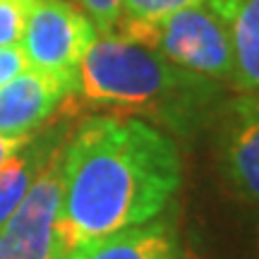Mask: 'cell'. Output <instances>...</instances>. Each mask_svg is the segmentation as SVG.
Wrapping results in <instances>:
<instances>
[{"label": "cell", "mask_w": 259, "mask_h": 259, "mask_svg": "<svg viewBox=\"0 0 259 259\" xmlns=\"http://www.w3.org/2000/svg\"><path fill=\"white\" fill-rule=\"evenodd\" d=\"M183 183L178 144L132 115H94L67 135L53 259L154 221Z\"/></svg>", "instance_id": "cell-1"}, {"label": "cell", "mask_w": 259, "mask_h": 259, "mask_svg": "<svg viewBox=\"0 0 259 259\" xmlns=\"http://www.w3.org/2000/svg\"><path fill=\"white\" fill-rule=\"evenodd\" d=\"M72 96L192 132L221 108V82L192 74L118 31L99 34L77 67Z\"/></svg>", "instance_id": "cell-2"}, {"label": "cell", "mask_w": 259, "mask_h": 259, "mask_svg": "<svg viewBox=\"0 0 259 259\" xmlns=\"http://www.w3.org/2000/svg\"><path fill=\"white\" fill-rule=\"evenodd\" d=\"M113 31L154 51L187 72L221 84H233L235 65L231 38L223 22L206 3L156 19L120 17Z\"/></svg>", "instance_id": "cell-3"}, {"label": "cell", "mask_w": 259, "mask_h": 259, "mask_svg": "<svg viewBox=\"0 0 259 259\" xmlns=\"http://www.w3.org/2000/svg\"><path fill=\"white\" fill-rule=\"evenodd\" d=\"M96 36L94 22L74 0H34L19 46L29 67L60 74L74 84L77 67Z\"/></svg>", "instance_id": "cell-4"}, {"label": "cell", "mask_w": 259, "mask_h": 259, "mask_svg": "<svg viewBox=\"0 0 259 259\" xmlns=\"http://www.w3.org/2000/svg\"><path fill=\"white\" fill-rule=\"evenodd\" d=\"M65 142L67 135L53 147L24 199L0 226V259H53L63 197Z\"/></svg>", "instance_id": "cell-5"}, {"label": "cell", "mask_w": 259, "mask_h": 259, "mask_svg": "<svg viewBox=\"0 0 259 259\" xmlns=\"http://www.w3.org/2000/svg\"><path fill=\"white\" fill-rule=\"evenodd\" d=\"M213 154L228 192L259 209V96L240 94L216 111Z\"/></svg>", "instance_id": "cell-6"}, {"label": "cell", "mask_w": 259, "mask_h": 259, "mask_svg": "<svg viewBox=\"0 0 259 259\" xmlns=\"http://www.w3.org/2000/svg\"><path fill=\"white\" fill-rule=\"evenodd\" d=\"M74 84L60 74L27 67L0 87V132L34 135L70 99Z\"/></svg>", "instance_id": "cell-7"}, {"label": "cell", "mask_w": 259, "mask_h": 259, "mask_svg": "<svg viewBox=\"0 0 259 259\" xmlns=\"http://www.w3.org/2000/svg\"><path fill=\"white\" fill-rule=\"evenodd\" d=\"M206 5L231 38L233 87L240 94L259 96V0H206Z\"/></svg>", "instance_id": "cell-8"}, {"label": "cell", "mask_w": 259, "mask_h": 259, "mask_svg": "<svg viewBox=\"0 0 259 259\" xmlns=\"http://www.w3.org/2000/svg\"><path fill=\"white\" fill-rule=\"evenodd\" d=\"M65 259H180V242L173 223L149 221L89 242Z\"/></svg>", "instance_id": "cell-9"}, {"label": "cell", "mask_w": 259, "mask_h": 259, "mask_svg": "<svg viewBox=\"0 0 259 259\" xmlns=\"http://www.w3.org/2000/svg\"><path fill=\"white\" fill-rule=\"evenodd\" d=\"M65 135H67L65 127L34 132V137L29 139L15 156L8 158L0 166V226L8 221L12 211L19 206V202L24 199L34 178L38 176L41 166L46 163L48 154L53 151V147Z\"/></svg>", "instance_id": "cell-10"}, {"label": "cell", "mask_w": 259, "mask_h": 259, "mask_svg": "<svg viewBox=\"0 0 259 259\" xmlns=\"http://www.w3.org/2000/svg\"><path fill=\"white\" fill-rule=\"evenodd\" d=\"M206 0H122L120 17L125 19H156L173 15L178 10L197 8ZM118 17V19H120Z\"/></svg>", "instance_id": "cell-11"}, {"label": "cell", "mask_w": 259, "mask_h": 259, "mask_svg": "<svg viewBox=\"0 0 259 259\" xmlns=\"http://www.w3.org/2000/svg\"><path fill=\"white\" fill-rule=\"evenodd\" d=\"M34 0H0V46H17Z\"/></svg>", "instance_id": "cell-12"}, {"label": "cell", "mask_w": 259, "mask_h": 259, "mask_svg": "<svg viewBox=\"0 0 259 259\" xmlns=\"http://www.w3.org/2000/svg\"><path fill=\"white\" fill-rule=\"evenodd\" d=\"M79 8L89 15L94 27L99 34H108L113 31L115 22L120 17V5L122 0H74Z\"/></svg>", "instance_id": "cell-13"}, {"label": "cell", "mask_w": 259, "mask_h": 259, "mask_svg": "<svg viewBox=\"0 0 259 259\" xmlns=\"http://www.w3.org/2000/svg\"><path fill=\"white\" fill-rule=\"evenodd\" d=\"M29 67V60L24 56L22 46H0V87L17 77L22 70Z\"/></svg>", "instance_id": "cell-14"}, {"label": "cell", "mask_w": 259, "mask_h": 259, "mask_svg": "<svg viewBox=\"0 0 259 259\" xmlns=\"http://www.w3.org/2000/svg\"><path fill=\"white\" fill-rule=\"evenodd\" d=\"M31 137H34V135H22V137H17V135H3V132H0V166H3L8 158L15 156Z\"/></svg>", "instance_id": "cell-15"}, {"label": "cell", "mask_w": 259, "mask_h": 259, "mask_svg": "<svg viewBox=\"0 0 259 259\" xmlns=\"http://www.w3.org/2000/svg\"><path fill=\"white\" fill-rule=\"evenodd\" d=\"M257 259H259V228H257Z\"/></svg>", "instance_id": "cell-16"}]
</instances>
